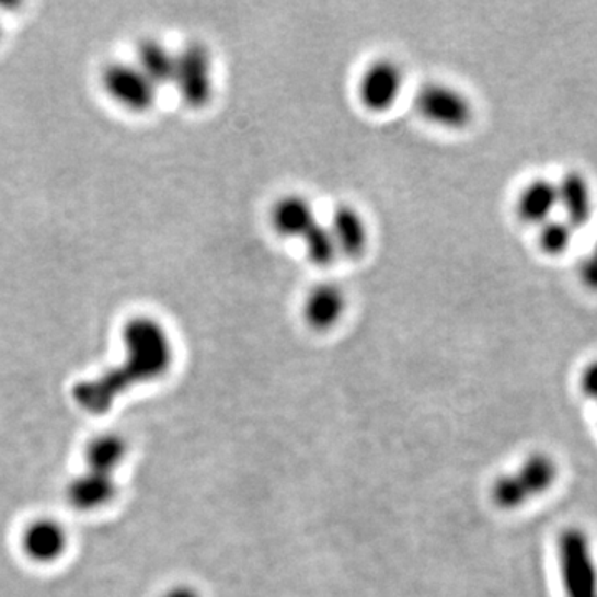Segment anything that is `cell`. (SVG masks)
I'll return each instance as SVG.
<instances>
[{"instance_id":"d6986e66","label":"cell","mask_w":597,"mask_h":597,"mask_svg":"<svg viewBox=\"0 0 597 597\" xmlns=\"http://www.w3.org/2000/svg\"><path fill=\"white\" fill-rule=\"evenodd\" d=\"M579 277L584 286L597 290V253L593 251L589 256L579 263Z\"/></svg>"},{"instance_id":"7c38bea8","label":"cell","mask_w":597,"mask_h":597,"mask_svg":"<svg viewBox=\"0 0 597 597\" xmlns=\"http://www.w3.org/2000/svg\"><path fill=\"white\" fill-rule=\"evenodd\" d=\"M269 219L274 231L283 238L302 239L318 222L312 203L301 195H286L277 199L271 208Z\"/></svg>"},{"instance_id":"9a60e30c","label":"cell","mask_w":597,"mask_h":597,"mask_svg":"<svg viewBox=\"0 0 597 597\" xmlns=\"http://www.w3.org/2000/svg\"><path fill=\"white\" fill-rule=\"evenodd\" d=\"M176 54L157 38H145L138 47V69L154 87L173 83Z\"/></svg>"},{"instance_id":"4fadbf2b","label":"cell","mask_w":597,"mask_h":597,"mask_svg":"<svg viewBox=\"0 0 597 597\" xmlns=\"http://www.w3.org/2000/svg\"><path fill=\"white\" fill-rule=\"evenodd\" d=\"M115 478L112 473L85 468L83 473L73 478L67 490V498L72 503L73 508L89 509L102 508L115 496Z\"/></svg>"},{"instance_id":"8992f818","label":"cell","mask_w":597,"mask_h":597,"mask_svg":"<svg viewBox=\"0 0 597 597\" xmlns=\"http://www.w3.org/2000/svg\"><path fill=\"white\" fill-rule=\"evenodd\" d=\"M405 85V73L392 58H379L364 70L358 99L369 112L383 113L395 105Z\"/></svg>"},{"instance_id":"7402d4cb","label":"cell","mask_w":597,"mask_h":597,"mask_svg":"<svg viewBox=\"0 0 597 597\" xmlns=\"http://www.w3.org/2000/svg\"><path fill=\"white\" fill-rule=\"evenodd\" d=\"M594 251H596V253H597V246H596V250H594Z\"/></svg>"},{"instance_id":"5bb4252c","label":"cell","mask_w":597,"mask_h":597,"mask_svg":"<svg viewBox=\"0 0 597 597\" xmlns=\"http://www.w3.org/2000/svg\"><path fill=\"white\" fill-rule=\"evenodd\" d=\"M556 209H560L558 185L544 177H538L535 182L528 183L519 193L518 203H516L519 218L529 225L543 226L544 222L553 219V213Z\"/></svg>"},{"instance_id":"277c9868","label":"cell","mask_w":597,"mask_h":597,"mask_svg":"<svg viewBox=\"0 0 597 597\" xmlns=\"http://www.w3.org/2000/svg\"><path fill=\"white\" fill-rule=\"evenodd\" d=\"M173 83L180 96L192 108H203L215 93L213 57L203 42H190L176 54Z\"/></svg>"},{"instance_id":"ffe728a7","label":"cell","mask_w":597,"mask_h":597,"mask_svg":"<svg viewBox=\"0 0 597 597\" xmlns=\"http://www.w3.org/2000/svg\"><path fill=\"white\" fill-rule=\"evenodd\" d=\"M581 390L587 399L597 403V360L590 363L581 374Z\"/></svg>"},{"instance_id":"3957f363","label":"cell","mask_w":597,"mask_h":597,"mask_svg":"<svg viewBox=\"0 0 597 597\" xmlns=\"http://www.w3.org/2000/svg\"><path fill=\"white\" fill-rule=\"evenodd\" d=\"M564 597H597V566L586 531L571 526L558 540Z\"/></svg>"},{"instance_id":"7a4b0ae2","label":"cell","mask_w":597,"mask_h":597,"mask_svg":"<svg viewBox=\"0 0 597 597\" xmlns=\"http://www.w3.org/2000/svg\"><path fill=\"white\" fill-rule=\"evenodd\" d=\"M558 463L551 455L536 451L513 473L503 474L493 486V500L503 509H516L553 489Z\"/></svg>"},{"instance_id":"2e32d148","label":"cell","mask_w":597,"mask_h":597,"mask_svg":"<svg viewBox=\"0 0 597 597\" xmlns=\"http://www.w3.org/2000/svg\"><path fill=\"white\" fill-rule=\"evenodd\" d=\"M127 454L125 441L118 435L103 434L93 438L85 450L87 468L112 473L119 467Z\"/></svg>"},{"instance_id":"5b68a950","label":"cell","mask_w":597,"mask_h":597,"mask_svg":"<svg viewBox=\"0 0 597 597\" xmlns=\"http://www.w3.org/2000/svg\"><path fill=\"white\" fill-rule=\"evenodd\" d=\"M415 108L428 124L447 130H463L473 119V103L457 87L430 82L415 95Z\"/></svg>"},{"instance_id":"8fae6325","label":"cell","mask_w":597,"mask_h":597,"mask_svg":"<svg viewBox=\"0 0 597 597\" xmlns=\"http://www.w3.org/2000/svg\"><path fill=\"white\" fill-rule=\"evenodd\" d=\"M558 185V202L571 228H584L593 218V192L583 173L570 171Z\"/></svg>"},{"instance_id":"ba28073f","label":"cell","mask_w":597,"mask_h":597,"mask_svg":"<svg viewBox=\"0 0 597 597\" xmlns=\"http://www.w3.org/2000/svg\"><path fill=\"white\" fill-rule=\"evenodd\" d=\"M345 309L347 294L335 283H322L312 287L302 305L306 322L318 331L334 328L345 314Z\"/></svg>"},{"instance_id":"e0dca14e","label":"cell","mask_w":597,"mask_h":597,"mask_svg":"<svg viewBox=\"0 0 597 597\" xmlns=\"http://www.w3.org/2000/svg\"><path fill=\"white\" fill-rule=\"evenodd\" d=\"M306 254H308L309 261L315 266L328 267L341 256L338 253L337 244H335L334 236H332L331 228L322 225V222H315L305 238Z\"/></svg>"},{"instance_id":"ac0fdd59","label":"cell","mask_w":597,"mask_h":597,"mask_svg":"<svg viewBox=\"0 0 597 597\" xmlns=\"http://www.w3.org/2000/svg\"><path fill=\"white\" fill-rule=\"evenodd\" d=\"M574 228H571L566 221H558V219H550L540 226V248L543 253L550 254V256H560L567 248L573 244Z\"/></svg>"},{"instance_id":"44dd1931","label":"cell","mask_w":597,"mask_h":597,"mask_svg":"<svg viewBox=\"0 0 597 597\" xmlns=\"http://www.w3.org/2000/svg\"><path fill=\"white\" fill-rule=\"evenodd\" d=\"M167 597H195V596H193V594L190 593V590L176 589V590H171V593L168 594Z\"/></svg>"},{"instance_id":"52a82bcc","label":"cell","mask_w":597,"mask_h":597,"mask_svg":"<svg viewBox=\"0 0 597 597\" xmlns=\"http://www.w3.org/2000/svg\"><path fill=\"white\" fill-rule=\"evenodd\" d=\"M106 93L131 112H147L157 100V87L130 64H113L102 76Z\"/></svg>"},{"instance_id":"9c48e42d","label":"cell","mask_w":597,"mask_h":597,"mask_svg":"<svg viewBox=\"0 0 597 597\" xmlns=\"http://www.w3.org/2000/svg\"><path fill=\"white\" fill-rule=\"evenodd\" d=\"M69 547V535L60 523L41 518L31 523L22 535V548L32 561L51 563L62 556Z\"/></svg>"},{"instance_id":"6da1fadb","label":"cell","mask_w":597,"mask_h":597,"mask_svg":"<svg viewBox=\"0 0 597 597\" xmlns=\"http://www.w3.org/2000/svg\"><path fill=\"white\" fill-rule=\"evenodd\" d=\"M127 357L122 366L92 380H83L73 389V400L85 412L105 413L116 397L145 380L157 379L171 364V344L160 322L137 318L125 328Z\"/></svg>"},{"instance_id":"30bf717a","label":"cell","mask_w":597,"mask_h":597,"mask_svg":"<svg viewBox=\"0 0 597 597\" xmlns=\"http://www.w3.org/2000/svg\"><path fill=\"white\" fill-rule=\"evenodd\" d=\"M329 228L342 256L352 257V260L363 256L369 244V228L363 213L351 205L337 206Z\"/></svg>"}]
</instances>
